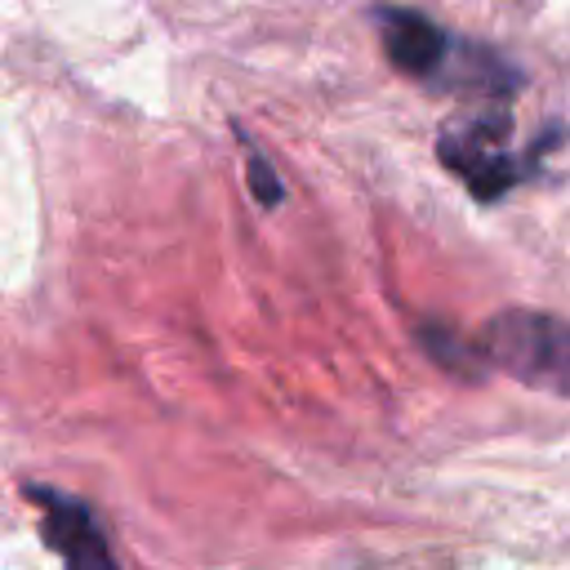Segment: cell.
<instances>
[{
  "instance_id": "cell-1",
  "label": "cell",
  "mask_w": 570,
  "mask_h": 570,
  "mask_svg": "<svg viewBox=\"0 0 570 570\" xmlns=\"http://www.w3.org/2000/svg\"><path fill=\"white\" fill-rule=\"evenodd\" d=\"M379 36H383V53L405 71V76H423V80H441L445 67L454 85H468V89H485V94H499V89H512L517 76H503L499 58L463 45L454 49L450 36L428 22L423 13L414 9H379Z\"/></svg>"
},
{
  "instance_id": "cell-2",
  "label": "cell",
  "mask_w": 570,
  "mask_h": 570,
  "mask_svg": "<svg viewBox=\"0 0 570 570\" xmlns=\"http://www.w3.org/2000/svg\"><path fill=\"white\" fill-rule=\"evenodd\" d=\"M481 356L503 374L570 396V321L543 312H499L481 330Z\"/></svg>"
},
{
  "instance_id": "cell-3",
  "label": "cell",
  "mask_w": 570,
  "mask_h": 570,
  "mask_svg": "<svg viewBox=\"0 0 570 570\" xmlns=\"http://www.w3.org/2000/svg\"><path fill=\"white\" fill-rule=\"evenodd\" d=\"M508 134H512V120L499 107L459 116L441 134V160L472 187V196L494 200L525 174V160L508 156Z\"/></svg>"
},
{
  "instance_id": "cell-4",
  "label": "cell",
  "mask_w": 570,
  "mask_h": 570,
  "mask_svg": "<svg viewBox=\"0 0 570 570\" xmlns=\"http://www.w3.org/2000/svg\"><path fill=\"white\" fill-rule=\"evenodd\" d=\"M31 499L40 503V530L67 570H120L89 503L62 494V490H31Z\"/></svg>"
},
{
  "instance_id": "cell-5",
  "label": "cell",
  "mask_w": 570,
  "mask_h": 570,
  "mask_svg": "<svg viewBox=\"0 0 570 570\" xmlns=\"http://www.w3.org/2000/svg\"><path fill=\"white\" fill-rule=\"evenodd\" d=\"M249 187H254V196H258L263 205H276V200H281V183H276L272 165H267L258 151H249Z\"/></svg>"
}]
</instances>
